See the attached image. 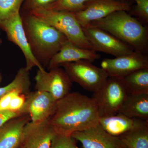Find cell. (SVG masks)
<instances>
[{
  "mask_svg": "<svg viewBox=\"0 0 148 148\" xmlns=\"http://www.w3.org/2000/svg\"><path fill=\"white\" fill-rule=\"evenodd\" d=\"M57 0H24L21 9L28 12L38 9H49Z\"/></svg>",
  "mask_w": 148,
  "mask_h": 148,
  "instance_id": "cell-24",
  "label": "cell"
},
{
  "mask_svg": "<svg viewBox=\"0 0 148 148\" xmlns=\"http://www.w3.org/2000/svg\"><path fill=\"white\" fill-rule=\"evenodd\" d=\"M118 113L131 118L148 119V94H128Z\"/></svg>",
  "mask_w": 148,
  "mask_h": 148,
  "instance_id": "cell-17",
  "label": "cell"
},
{
  "mask_svg": "<svg viewBox=\"0 0 148 148\" xmlns=\"http://www.w3.org/2000/svg\"><path fill=\"white\" fill-rule=\"evenodd\" d=\"M49 71L38 69L35 77V89L50 93L57 101L70 92L72 82L65 70L60 67Z\"/></svg>",
  "mask_w": 148,
  "mask_h": 148,
  "instance_id": "cell-8",
  "label": "cell"
},
{
  "mask_svg": "<svg viewBox=\"0 0 148 148\" xmlns=\"http://www.w3.org/2000/svg\"><path fill=\"white\" fill-rule=\"evenodd\" d=\"M23 93L19 90H15L8 92L0 99V111L9 110L10 103L15 95Z\"/></svg>",
  "mask_w": 148,
  "mask_h": 148,
  "instance_id": "cell-29",
  "label": "cell"
},
{
  "mask_svg": "<svg viewBox=\"0 0 148 148\" xmlns=\"http://www.w3.org/2000/svg\"><path fill=\"white\" fill-rule=\"evenodd\" d=\"M2 43V40L1 39V38H0V45Z\"/></svg>",
  "mask_w": 148,
  "mask_h": 148,
  "instance_id": "cell-31",
  "label": "cell"
},
{
  "mask_svg": "<svg viewBox=\"0 0 148 148\" xmlns=\"http://www.w3.org/2000/svg\"><path fill=\"white\" fill-rule=\"evenodd\" d=\"M71 136L79 141L83 148H127L119 137L109 134L99 123Z\"/></svg>",
  "mask_w": 148,
  "mask_h": 148,
  "instance_id": "cell-13",
  "label": "cell"
},
{
  "mask_svg": "<svg viewBox=\"0 0 148 148\" xmlns=\"http://www.w3.org/2000/svg\"><path fill=\"white\" fill-rule=\"evenodd\" d=\"M89 0H57L49 9L56 11L76 13L85 8V4Z\"/></svg>",
  "mask_w": 148,
  "mask_h": 148,
  "instance_id": "cell-23",
  "label": "cell"
},
{
  "mask_svg": "<svg viewBox=\"0 0 148 148\" xmlns=\"http://www.w3.org/2000/svg\"><path fill=\"white\" fill-rule=\"evenodd\" d=\"M25 95V103L20 111L28 114L34 123L49 120L55 110L57 101L50 93L44 91H29Z\"/></svg>",
  "mask_w": 148,
  "mask_h": 148,
  "instance_id": "cell-10",
  "label": "cell"
},
{
  "mask_svg": "<svg viewBox=\"0 0 148 148\" xmlns=\"http://www.w3.org/2000/svg\"><path fill=\"white\" fill-rule=\"evenodd\" d=\"M50 148H79L75 139L70 135L56 133L51 142Z\"/></svg>",
  "mask_w": 148,
  "mask_h": 148,
  "instance_id": "cell-25",
  "label": "cell"
},
{
  "mask_svg": "<svg viewBox=\"0 0 148 148\" xmlns=\"http://www.w3.org/2000/svg\"><path fill=\"white\" fill-rule=\"evenodd\" d=\"M26 114L21 111H14L10 110L0 111V127L10 120Z\"/></svg>",
  "mask_w": 148,
  "mask_h": 148,
  "instance_id": "cell-28",
  "label": "cell"
},
{
  "mask_svg": "<svg viewBox=\"0 0 148 148\" xmlns=\"http://www.w3.org/2000/svg\"><path fill=\"white\" fill-rule=\"evenodd\" d=\"M119 137L127 148H148V121L137 119L134 127Z\"/></svg>",
  "mask_w": 148,
  "mask_h": 148,
  "instance_id": "cell-19",
  "label": "cell"
},
{
  "mask_svg": "<svg viewBox=\"0 0 148 148\" xmlns=\"http://www.w3.org/2000/svg\"><path fill=\"white\" fill-rule=\"evenodd\" d=\"M72 82L93 92L98 90L109 77L105 70L90 61L81 60L61 64Z\"/></svg>",
  "mask_w": 148,
  "mask_h": 148,
  "instance_id": "cell-6",
  "label": "cell"
},
{
  "mask_svg": "<svg viewBox=\"0 0 148 148\" xmlns=\"http://www.w3.org/2000/svg\"><path fill=\"white\" fill-rule=\"evenodd\" d=\"M18 148H24L23 147H19Z\"/></svg>",
  "mask_w": 148,
  "mask_h": 148,
  "instance_id": "cell-33",
  "label": "cell"
},
{
  "mask_svg": "<svg viewBox=\"0 0 148 148\" xmlns=\"http://www.w3.org/2000/svg\"><path fill=\"white\" fill-rule=\"evenodd\" d=\"M0 29L5 32L9 40L21 49L26 60L25 67L28 71H31L35 67L40 70L45 69L32 54L22 24L20 12L3 22Z\"/></svg>",
  "mask_w": 148,
  "mask_h": 148,
  "instance_id": "cell-12",
  "label": "cell"
},
{
  "mask_svg": "<svg viewBox=\"0 0 148 148\" xmlns=\"http://www.w3.org/2000/svg\"><path fill=\"white\" fill-rule=\"evenodd\" d=\"M131 8L129 1L124 0H89L83 10L75 13L81 26L85 27L91 22L105 18L118 11H128Z\"/></svg>",
  "mask_w": 148,
  "mask_h": 148,
  "instance_id": "cell-9",
  "label": "cell"
},
{
  "mask_svg": "<svg viewBox=\"0 0 148 148\" xmlns=\"http://www.w3.org/2000/svg\"><path fill=\"white\" fill-rule=\"evenodd\" d=\"M2 76L1 73V72H0V84H1V83L2 82Z\"/></svg>",
  "mask_w": 148,
  "mask_h": 148,
  "instance_id": "cell-30",
  "label": "cell"
},
{
  "mask_svg": "<svg viewBox=\"0 0 148 148\" xmlns=\"http://www.w3.org/2000/svg\"><path fill=\"white\" fill-rule=\"evenodd\" d=\"M83 31L92 50L111 54L115 57L130 54L134 49L110 33L88 24Z\"/></svg>",
  "mask_w": 148,
  "mask_h": 148,
  "instance_id": "cell-7",
  "label": "cell"
},
{
  "mask_svg": "<svg viewBox=\"0 0 148 148\" xmlns=\"http://www.w3.org/2000/svg\"><path fill=\"white\" fill-rule=\"evenodd\" d=\"M101 67L109 77L121 78L135 71L148 68V57L134 51L115 58H105L101 62Z\"/></svg>",
  "mask_w": 148,
  "mask_h": 148,
  "instance_id": "cell-11",
  "label": "cell"
},
{
  "mask_svg": "<svg viewBox=\"0 0 148 148\" xmlns=\"http://www.w3.org/2000/svg\"><path fill=\"white\" fill-rule=\"evenodd\" d=\"M137 119L117 113L111 116L100 117L98 123L109 134L119 137L134 127Z\"/></svg>",
  "mask_w": 148,
  "mask_h": 148,
  "instance_id": "cell-18",
  "label": "cell"
},
{
  "mask_svg": "<svg viewBox=\"0 0 148 148\" xmlns=\"http://www.w3.org/2000/svg\"><path fill=\"white\" fill-rule=\"evenodd\" d=\"M136 2V14L146 23H148V0H134Z\"/></svg>",
  "mask_w": 148,
  "mask_h": 148,
  "instance_id": "cell-26",
  "label": "cell"
},
{
  "mask_svg": "<svg viewBox=\"0 0 148 148\" xmlns=\"http://www.w3.org/2000/svg\"><path fill=\"white\" fill-rule=\"evenodd\" d=\"M25 100V93H21L15 95L10 101L8 110L14 111H20L24 106Z\"/></svg>",
  "mask_w": 148,
  "mask_h": 148,
  "instance_id": "cell-27",
  "label": "cell"
},
{
  "mask_svg": "<svg viewBox=\"0 0 148 148\" xmlns=\"http://www.w3.org/2000/svg\"><path fill=\"white\" fill-rule=\"evenodd\" d=\"M99 118L92 98L78 92H70L57 101L49 122L57 134L71 136L98 124Z\"/></svg>",
  "mask_w": 148,
  "mask_h": 148,
  "instance_id": "cell-1",
  "label": "cell"
},
{
  "mask_svg": "<svg viewBox=\"0 0 148 148\" xmlns=\"http://www.w3.org/2000/svg\"><path fill=\"white\" fill-rule=\"evenodd\" d=\"M129 94L121 79L109 77L92 99L98 109L99 117L111 116L118 113Z\"/></svg>",
  "mask_w": 148,
  "mask_h": 148,
  "instance_id": "cell-5",
  "label": "cell"
},
{
  "mask_svg": "<svg viewBox=\"0 0 148 148\" xmlns=\"http://www.w3.org/2000/svg\"><path fill=\"white\" fill-rule=\"evenodd\" d=\"M31 86L29 71L25 67L21 68L10 83L4 87H0V99L13 90H19L23 93H27L30 91Z\"/></svg>",
  "mask_w": 148,
  "mask_h": 148,
  "instance_id": "cell-21",
  "label": "cell"
},
{
  "mask_svg": "<svg viewBox=\"0 0 148 148\" xmlns=\"http://www.w3.org/2000/svg\"><path fill=\"white\" fill-rule=\"evenodd\" d=\"M23 1L0 0V26L4 21L20 12Z\"/></svg>",
  "mask_w": 148,
  "mask_h": 148,
  "instance_id": "cell-22",
  "label": "cell"
},
{
  "mask_svg": "<svg viewBox=\"0 0 148 148\" xmlns=\"http://www.w3.org/2000/svg\"><path fill=\"white\" fill-rule=\"evenodd\" d=\"M20 16L30 49L37 61L44 68L58 53L67 37L40 18L21 9Z\"/></svg>",
  "mask_w": 148,
  "mask_h": 148,
  "instance_id": "cell-2",
  "label": "cell"
},
{
  "mask_svg": "<svg viewBox=\"0 0 148 148\" xmlns=\"http://www.w3.org/2000/svg\"><path fill=\"white\" fill-rule=\"evenodd\" d=\"M31 121L28 114L10 120L0 127V148H18L21 146L23 130Z\"/></svg>",
  "mask_w": 148,
  "mask_h": 148,
  "instance_id": "cell-16",
  "label": "cell"
},
{
  "mask_svg": "<svg viewBox=\"0 0 148 148\" xmlns=\"http://www.w3.org/2000/svg\"><path fill=\"white\" fill-rule=\"evenodd\" d=\"M120 79L130 94H148V68L135 71Z\"/></svg>",
  "mask_w": 148,
  "mask_h": 148,
  "instance_id": "cell-20",
  "label": "cell"
},
{
  "mask_svg": "<svg viewBox=\"0 0 148 148\" xmlns=\"http://www.w3.org/2000/svg\"><path fill=\"white\" fill-rule=\"evenodd\" d=\"M89 24L110 33L130 46L137 52L147 54L148 30L125 11L112 12L105 18Z\"/></svg>",
  "mask_w": 148,
  "mask_h": 148,
  "instance_id": "cell-3",
  "label": "cell"
},
{
  "mask_svg": "<svg viewBox=\"0 0 148 148\" xmlns=\"http://www.w3.org/2000/svg\"><path fill=\"white\" fill-rule=\"evenodd\" d=\"M124 1H131V0H124Z\"/></svg>",
  "mask_w": 148,
  "mask_h": 148,
  "instance_id": "cell-32",
  "label": "cell"
},
{
  "mask_svg": "<svg viewBox=\"0 0 148 148\" xmlns=\"http://www.w3.org/2000/svg\"><path fill=\"white\" fill-rule=\"evenodd\" d=\"M56 134L49 120L35 123L30 121L24 126L21 147L24 148H50Z\"/></svg>",
  "mask_w": 148,
  "mask_h": 148,
  "instance_id": "cell-14",
  "label": "cell"
},
{
  "mask_svg": "<svg viewBox=\"0 0 148 148\" xmlns=\"http://www.w3.org/2000/svg\"><path fill=\"white\" fill-rule=\"evenodd\" d=\"M31 13L64 34L75 45L83 49H92L75 13L43 9L33 11Z\"/></svg>",
  "mask_w": 148,
  "mask_h": 148,
  "instance_id": "cell-4",
  "label": "cell"
},
{
  "mask_svg": "<svg viewBox=\"0 0 148 148\" xmlns=\"http://www.w3.org/2000/svg\"><path fill=\"white\" fill-rule=\"evenodd\" d=\"M92 49H85L77 46L67 41L61 49L51 59L48 70L60 67L61 64L69 62L85 60L92 62L100 58V55Z\"/></svg>",
  "mask_w": 148,
  "mask_h": 148,
  "instance_id": "cell-15",
  "label": "cell"
}]
</instances>
